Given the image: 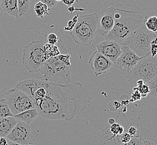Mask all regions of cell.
<instances>
[{
	"mask_svg": "<svg viewBox=\"0 0 157 145\" xmlns=\"http://www.w3.org/2000/svg\"><path fill=\"white\" fill-rule=\"evenodd\" d=\"M124 127L117 123L113 124L110 127V132H112L114 136L121 135L124 133Z\"/></svg>",
	"mask_w": 157,
	"mask_h": 145,
	"instance_id": "obj_25",
	"label": "cell"
},
{
	"mask_svg": "<svg viewBox=\"0 0 157 145\" xmlns=\"http://www.w3.org/2000/svg\"><path fill=\"white\" fill-rule=\"evenodd\" d=\"M144 24L148 30L155 33L157 31V17L153 16L145 19Z\"/></svg>",
	"mask_w": 157,
	"mask_h": 145,
	"instance_id": "obj_23",
	"label": "cell"
},
{
	"mask_svg": "<svg viewBox=\"0 0 157 145\" xmlns=\"http://www.w3.org/2000/svg\"><path fill=\"white\" fill-rule=\"evenodd\" d=\"M150 50L151 57H155L157 54V36H155L154 39L152 40L151 44Z\"/></svg>",
	"mask_w": 157,
	"mask_h": 145,
	"instance_id": "obj_28",
	"label": "cell"
},
{
	"mask_svg": "<svg viewBox=\"0 0 157 145\" xmlns=\"http://www.w3.org/2000/svg\"><path fill=\"white\" fill-rule=\"evenodd\" d=\"M31 138L30 124L22 121H18L15 127L6 137V139L12 142L22 145H28Z\"/></svg>",
	"mask_w": 157,
	"mask_h": 145,
	"instance_id": "obj_12",
	"label": "cell"
},
{
	"mask_svg": "<svg viewBox=\"0 0 157 145\" xmlns=\"http://www.w3.org/2000/svg\"><path fill=\"white\" fill-rule=\"evenodd\" d=\"M7 139L5 137H0V145H6Z\"/></svg>",
	"mask_w": 157,
	"mask_h": 145,
	"instance_id": "obj_35",
	"label": "cell"
},
{
	"mask_svg": "<svg viewBox=\"0 0 157 145\" xmlns=\"http://www.w3.org/2000/svg\"><path fill=\"white\" fill-rule=\"evenodd\" d=\"M155 57H157V55H156V56H155Z\"/></svg>",
	"mask_w": 157,
	"mask_h": 145,
	"instance_id": "obj_42",
	"label": "cell"
},
{
	"mask_svg": "<svg viewBox=\"0 0 157 145\" xmlns=\"http://www.w3.org/2000/svg\"><path fill=\"white\" fill-rule=\"evenodd\" d=\"M56 2H59V1H63V0H55Z\"/></svg>",
	"mask_w": 157,
	"mask_h": 145,
	"instance_id": "obj_39",
	"label": "cell"
},
{
	"mask_svg": "<svg viewBox=\"0 0 157 145\" xmlns=\"http://www.w3.org/2000/svg\"><path fill=\"white\" fill-rule=\"evenodd\" d=\"M76 0H63L62 1L63 2L64 4H65L67 6H71L75 2Z\"/></svg>",
	"mask_w": 157,
	"mask_h": 145,
	"instance_id": "obj_34",
	"label": "cell"
},
{
	"mask_svg": "<svg viewBox=\"0 0 157 145\" xmlns=\"http://www.w3.org/2000/svg\"><path fill=\"white\" fill-rule=\"evenodd\" d=\"M20 17L22 18L31 14L34 11L35 4L40 0H17Z\"/></svg>",
	"mask_w": 157,
	"mask_h": 145,
	"instance_id": "obj_16",
	"label": "cell"
},
{
	"mask_svg": "<svg viewBox=\"0 0 157 145\" xmlns=\"http://www.w3.org/2000/svg\"><path fill=\"white\" fill-rule=\"evenodd\" d=\"M33 145V144H32V143H29V145Z\"/></svg>",
	"mask_w": 157,
	"mask_h": 145,
	"instance_id": "obj_40",
	"label": "cell"
},
{
	"mask_svg": "<svg viewBox=\"0 0 157 145\" xmlns=\"http://www.w3.org/2000/svg\"><path fill=\"white\" fill-rule=\"evenodd\" d=\"M121 46V54L118 57L114 66L127 76L144 57H140L138 56L128 46Z\"/></svg>",
	"mask_w": 157,
	"mask_h": 145,
	"instance_id": "obj_10",
	"label": "cell"
},
{
	"mask_svg": "<svg viewBox=\"0 0 157 145\" xmlns=\"http://www.w3.org/2000/svg\"></svg>",
	"mask_w": 157,
	"mask_h": 145,
	"instance_id": "obj_43",
	"label": "cell"
},
{
	"mask_svg": "<svg viewBox=\"0 0 157 145\" xmlns=\"http://www.w3.org/2000/svg\"><path fill=\"white\" fill-rule=\"evenodd\" d=\"M104 7L99 16L97 33L105 37L111 31L114 25V15L118 9H127L139 12L135 0H102Z\"/></svg>",
	"mask_w": 157,
	"mask_h": 145,
	"instance_id": "obj_3",
	"label": "cell"
},
{
	"mask_svg": "<svg viewBox=\"0 0 157 145\" xmlns=\"http://www.w3.org/2000/svg\"><path fill=\"white\" fill-rule=\"evenodd\" d=\"M155 36V33L148 30L144 22L121 45L128 46L138 56L143 57L151 54V44Z\"/></svg>",
	"mask_w": 157,
	"mask_h": 145,
	"instance_id": "obj_6",
	"label": "cell"
},
{
	"mask_svg": "<svg viewBox=\"0 0 157 145\" xmlns=\"http://www.w3.org/2000/svg\"><path fill=\"white\" fill-rule=\"evenodd\" d=\"M13 116L18 121H22L30 124L39 116V113L37 109L35 108L26 110L19 114L14 115Z\"/></svg>",
	"mask_w": 157,
	"mask_h": 145,
	"instance_id": "obj_19",
	"label": "cell"
},
{
	"mask_svg": "<svg viewBox=\"0 0 157 145\" xmlns=\"http://www.w3.org/2000/svg\"><path fill=\"white\" fill-rule=\"evenodd\" d=\"M118 141L122 143H126L129 142L132 139V136L129 133H123L121 135L117 136Z\"/></svg>",
	"mask_w": 157,
	"mask_h": 145,
	"instance_id": "obj_27",
	"label": "cell"
},
{
	"mask_svg": "<svg viewBox=\"0 0 157 145\" xmlns=\"http://www.w3.org/2000/svg\"><path fill=\"white\" fill-rule=\"evenodd\" d=\"M43 49L48 59L51 57H57L61 54L60 50L56 45H52L49 43H45L43 46Z\"/></svg>",
	"mask_w": 157,
	"mask_h": 145,
	"instance_id": "obj_20",
	"label": "cell"
},
{
	"mask_svg": "<svg viewBox=\"0 0 157 145\" xmlns=\"http://www.w3.org/2000/svg\"><path fill=\"white\" fill-rule=\"evenodd\" d=\"M45 44L41 40L33 41L24 49L22 64L29 72H39L44 64L48 59L43 49Z\"/></svg>",
	"mask_w": 157,
	"mask_h": 145,
	"instance_id": "obj_7",
	"label": "cell"
},
{
	"mask_svg": "<svg viewBox=\"0 0 157 145\" xmlns=\"http://www.w3.org/2000/svg\"><path fill=\"white\" fill-rule=\"evenodd\" d=\"M138 90L141 94L142 98H144L150 93V89L147 84L142 80H139L136 82V86L133 87V91Z\"/></svg>",
	"mask_w": 157,
	"mask_h": 145,
	"instance_id": "obj_22",
	"label": "cell"
},
{
	"mask_svg": "<svg viewBox=\"0 0 157 145\" xmlns=\"http://www.w3.org/2000/svg\"><path fill=\"white\" fill-rule=\"evenodd\" d=\"M142 98L141 94L139 93V91L138 90H134L133 93L132 94V96H131L130 100H129V102L134 103L137 100H141Z\"/></svg>",
	"mask_w": 157,
	"mask_h": 145,
	"instance_id": "obj_31",
	"label": "cell"
},
{
	"mask_svg": "<svg viewBox=\"0 0 157 145\" xmlns=\"http://www.w3.org/2000/svg\"><path fill=\"white\" fill-rule=\"evenodd\" d=\"M9 89L4 88L0 91V118L13 116L7 103V96Z\"/></svg>",
	"mask_w": 157,
	"mask_h": 145,
	"instance_id": "obj_18",
	"label": "cell"
},
{
	"mask_svg": "<svg viewBox=\"0 0 157 145\" xmlns=\"http://www.w3.org/2000/svg\"><path fill=\"white\" fill-rule=\"evenodd\" d=\"M144 145H155L154 144V143L153 142H151V141H149L147 139H145L144 140Z\"/></svg>",
	"mask_w": 157,
	"mask_h": 145,
	"instance_id": "obj_36",
	"label": "cell"
},
{
	"mask_svg": "<svg viewBox=\"0 0 157 145\" xmlns=\"http://www.w3.org/2000/svg\"><path fill=\"white\" fill-rule=\"evenodd\" d=\"M144 140L145 139L140 135L138 134L136 136H132L130 141L126 143H122L118 141V145H144Z\"/></svg>",
	"mask_w": 157,
	"mask_h": 145,
	"instance_id": "obj_24",
	"label": "cell"
},
{
	"mask_svg": "<svg viewBox=\"0 0 157 145\" xmlns=\"http://www.w3.org/2000/svg\"><path fill=\"white\" fill-rule=\"evenodd\" d=\"M18 121L13 116L0 118V137L6 138Z\"/></svg>",
	"mask_w": 157,
	"mask_h": 145,
	"instance_id": "obj_14",
	"label": "cell"
},
{
	"mask_svg": "<svg viewBox=\"0 0 157 145\" xmlns=\"http://www.w3.org/2000/svg\"><path fill=\"white\" fill-rule=\"evenodd\" d=\"M98 23L99 16L97 13L78 16L75 26L70 31L74 42L84 46L90 45L98 33Z\"/></svg>",
	"mask_w": 157,
	"mask_h": 145,
	"instance_id": "obj_4",
	"label": "cell"
},
{
	"mask_svg": "<svg viewBox=\"0 0 157 145\" xmlns=\"http://www.w3.org/2000/svg\"><path fill=\"white\" fill-rule=\"evenodd\" d=\"M0 6L7 14L16 18H20L17 0H0Z\"/></svg>",
	"mask_w": 157,
	"mask_h": 145,
	"instance_id": "obj_15",
	"label": "cell"
},
{
	"mask_svg": "<svg viewBox=\"0 0 157 145\" xmlns=\"http://www.w3.org/2000/svg\"><path fill=\"white\" fill-rule=\"evenodd\" d=\"M157 76V57H151V54L139 61L133 70L126 76L130 84L136 86V82L142 80L147 84Z\"/></svg>",
	"mask_w": 157,
	"mask_h": 145,
	"instance_id": "obj_8",
	"label": "cell"
},
{
	"mask_svg": "<svg viewBox=\"0 0 157 145\" xmlns=\"http://www.w3.org/2000/svg\"><path fill=\"white\" fill-rule=\"evenodd\" d=\"M121 102L118 101H113L109 104V110H110L112 112H114L117 111L118 109L121 108Z\"/></svg>",
	"mask_w": 157,
	"mask_h": 145,
	"instance_id": "obj_30",
	"label": "cell"
},
{
	"mask_svg": "<svg viewBox=\"0 0 157 145\" xmlns=\"http://www.w3.org/2000/svg\"><path fill=\"white\" fill-rule=\"evenodd\" d=\"M48 43L52 45H56L59 42V37L58 36L54 33H50L48 36Z\"/></svg>",
	"mask_w": 157,
	"mask_h": 145,
	"instance_id": "obj_29",
	"label": "cell"
},
{
	"mask_svg": "<svg viewBox=\"0 0 157 145\" xmlns=\"http://www.w3.org/2000/svg\"><path fill=\"white\" fill-rule=\"evenodd\" d=\"M97 50L112 61L115 65L118 57L121 54V46L118 42L106 40L96 46Z\"/></svg>",
	"mask_w": 157,
	"mask_h": 145,
	"instance_id": "obj_13",
	"label": "cell"
},
{
	"mask_svg": "<svg viewBox=\"0 0 157 145\" xmlns=\"http://www.w3.org/2000/svg\"><path fill=\"white\" fill-rule=\"evenodd\" d=\"M58 58L60 60L63 64H65L68 67H71V64L70 62L71 56L69 54H60L58 56Z\"/></svg>",
	"mask_w": 157,
	"mask_h": 145,
	"instance_id": "obj_26",
	"label": "cell"
},
{
	"mask_svg": "<svg viewBox=\"0 0 157 145\" xmlns=\"http://www.w3.org/2000/svg\"><path fill=\"white\" fill-rule=\"evenodd\" d=\"M42 80L55 83L67 84L71 82L69 67L63 64L57 57H50L40 70Z\"/></svg>",
	"mask_w": 157,
	"mask_h": 145,
	"instance_id": "obj_5",
	"label": "cell"
},
{
	"mask_svg": "<svg viewBox=\"0 0 157 145\" xmlns=\"http://www.w3.org/2000/svg\"><path fill=\"white\" fill-rule=\"evenodd\" d=\"M49 10L48 6L40 1L35 4L34 7V11L36 14L37 16L43 20L44 16L49 15Z\"/></svg>",
	"mask_w": 157,
	"mask_h": 145,
	"instance_id": "obj_21",
	"label": "cell"
},
{
	"mask_svg": "<svg viewBox=\"0 0 157 145\" xmlns=\"http://www.w3.org/2000/svg\"><path fill=\"white\" fill-rule=\"evenodd\" d=\"M7 100L10 111L13 116L36 108L33 98L17 88L9 89Z\"/></svg>",
	"mask_w": 157,
	"mask_h": 145,
	"instance_id": "obj_9",
	"label": "cell"
},
{
	"mask_svg": "<svg viewBox=\"0 0 157 145\" xmlns=\"http://www.w3.org/2000/svg\"><path fill=\"white\" fill-rule=\"evenodd\" d=\"M139 12L124 10L120 18L114 20V25L111 31L105 37L106 40L121 44L144 22Z\"/></svg>",
	"mask_w": 157,
	"mask_h": 145,
	"instance_id": "obj_2",
	"label": "cell"
},
{
	"mask_svg": "<svg viewBox=\"0 0 157 145\" xmlns=\"http://www.w3.org/2000/svg\"><path fill=\"white\" fill-rule=\"evenodd\" d=\"M40 1L46 4L48 6L49 9H51L52 7H54L56 2L55 0H40Z\"/></svg>",
	"mask_w": 157,
	"mask_h": 145,
	"instance_id": "obj_32",
	"label": "cell"
},
{
	"mask_svg": "<svg viewBox=\"0 0 157 145\" xmlns=\"http://www.w3.org/2000/svg\"><path fill=\"white\" fill-rule=\"evenodd\" d=\"M6 145H22V144H20V143H15V142H12L11 141H9L7 139V143Z\"/></svg>",
	"mask_w": 157,
	"mask_h": 145,
	"instance_id": "obj_37",
	"label": "cell"
},
{
	"mask_svg": "<svg viewBox=\"0 0 157 145\" xmlns=\"http://www.w3.org/2000/svg\"><path fill=\"white\" fill-rule=\"evenodd\" d=\"M147 84L150 89V93L143 98L144 101L149 106H157V76Z\"/></svg>",
	"mask_w": 157,
	"mask_h": 145,
	"instance_id": "obj_17",
	"label": "cell"
},
{
	"mask_svg": "<svg viewBox=\"0 0 157 145\" xmlns=\"http://www.w3.org/2000/svg\"><path fill=\"white\" fill-rule=\"evenodd\" d=\"M155 33V36H157V31Z\"/></svg>",
	"mask_w": 157,
	"mask_h": 145,
	"instance_id": "obj_41",
	"label": "cell"
},
{
	"mask_svg": "<svg viewBox=\"0 0 157 145\" xmlns=\"http://www.w3.org/2000/svg\"><path fill=\"white\" fill-rule=\"evenodd\" d=\"M88 63L96 76L108 73L114 67V64L98 50L91 55Z\"/></svg>",
	"mask_w": 157,
	"mask_h": 145,
	"instance_id": "obj_11",
	"label": "cell"
},
{
	"mask_svg": "<svg viewBox=\"0 0 157 145\" xmlns=\"http://www.w3.org/2000/svg\"><path fill=\"white\" fill-rule=\"evenodd\" d=\"M108 123H109V124H110V125H113V124L115 123V120L114 119V118H110V119H109V120H108Z\"/></svg>",
	"mask_w": 157,
	"mask_h": 145,
	"instance_id": "obj_38",
	"label": "cell"
},
{
	"mask_svg": "<svg viewBox=\"0 0 157 145\" xmlns=\"http://www.w3.org/2000/svg\"><path fill=\"white\" fill-rule=\"evenodd\" d=\"M16 88L33 98L39 116L50 120H72L91 101L88 90L80 83L61 84L29 79L19 82Z\"/></svg>",
	"mask_w": 157,
	"mask_h": 145,
	"instance_id": "obj_1",
	"label": "cell"
},
{
	"mask_svg": "<svg viewBox=\"0 0 157 145\" xmlns=\"http://www.w3.org/2000/svg\"><path fill=\"white\" fill-rule=\"evenodd\" d=\"M138 132V130L136 129V128L135 127H133V126L130 127L129 128V130H128V133L130 134V136H132V137L138 135L137 134Z\"/></svg>",
	"mask_w": 157,
	"mask_h": 145,
	"instance_id": "obj_33",
	"label": "cell"
}]
</instances>
